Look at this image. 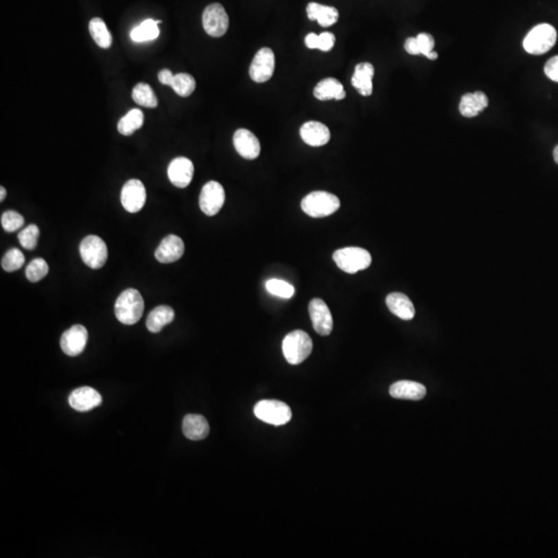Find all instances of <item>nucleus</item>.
<instances>
[{"instance_id":"1","label":"nucleus","mask_w":558,"mask_h":558,"mask_svg":"<svg viewBox=\"0 0 558 558\" xmlns=\"http://www.w3.org/2000/svg\"><path fill=\"white\" fill-rule=\"evenodd\" d=\"M160 509L172 532L182 538H201L216 519V495L197 472L180 470L163 480Z\"/></svg>"},{"instance_id":"2","label":"nucleus","mask_w":558,"mask_h":558,"mask_svg":"<svg viewBox=\"0 0 558 558\" xmlns=\"http://www.w3.org/2000/svg\"><path fill=\"white\" fill-rule=\"evenodd\" d=\"M408 59L426 75H440L458 57V32L440 7L418 9L405 25Z\"/></svg>"},{"instance_id":"3","label":"nucleus","mask_w":558,"mask_h":558,"mask_svg":"<svg viewBox=\"0 0 558 558\" xmlns=\"http://www.w3.org/2000/svg\"><path fill=\"white\" fill-rule=\"evenodd\" d=\"M451 401V385L445 371L433 362L414 364L401 380L399 416L416 433L433 430Z\"/></svg>"},{"instance_id":"4","label":"nucleus","mask_w":558,"mask_h":558,"mask_svg":"<svg viewBox=\"0 0 558 558\" xmlns=\"http://www.w3.org/2000/svg\"><path fill=\"white\" fill-rule=\"evenodd\" d=\"M550 140V110L539 96H523L515 101L499 135L502 160L513 166L538 161Z\"/></svg>"},{"instance_id":"5","label":"nucleus","mask_w":558,"mask_h":558,"mask_svg":"<svg viewBox=\"0 0 558 558\" xmlns=\"http://www.w3.org/2000/svg\"><path fill=\"white\" fill-rule=\"evenodd\" d=\"M242 408L259 426H274L292 405V377L283 362L260 359L246 371L242 380Z\"/></svg>"},{"instance_id":"6","label":"nucleus","mask_w":558,"mask_h":558,"mask_svg":"<svg viewBox=\"0 0 558 558\" xmlns=\"http://www.w3.org/2000/svg\"><path fill=\"white\" fill-rule=\"evenodd\" d=\"M387 345V327L373 315H354L339 325L336 354L343 368L352 375H375L385 360Z\"/></svg>"},{"instance_id":"7","label":"nucleus","mask_w":558,"mask_h":558,"mask_svg":"<svg viewBox=\"0 0 558 558\" xmlns=\"http://www.w3.org/2000/svg\"><path fill=\"white\" fill-rule=\"evenodd\" d=\"M468 292L480 311L490 319H511L521 306L519 281L500 260L480 257L468 267Z\"/></svg>"},{"instance_id":"8","label":"nucleus","mask_w":558,"mask_h":558,"mask_svg":"<svg viewBox=\"0 0 558 558\" xmlns=\"http://www.w3.org/2000/svg\"><path fill=\"white\" fill-rule=\"evenodd\" d=\"M368 484L352 470H338L320 484L311 500V515L327 527L348 525L362 518L368 507Z\"/></svg>"},{"instance_id":"9","label":"nucleus","mask_w":558,"mask_h":558,"mask_svg":"<svg viewBox=\"0 0 558 558\" xmlns=\"http://www.w3.org/2000/svg\"><path fill=\"white\" fill-rule=\"evenodd\" d=\"M319 46L320 41H308L304 38L286 41L279 50L263 60V80L274 85L313 80L319 71V59L315 52Z\"/></svg>"},{"instance_id":"10","label":"nucleus","mask_w":558,"mask_h":558,"mask_svg":"<svg viewBox=\"0 0 558 558\" xmlns=\"http://www.w3.org/2000/svg\"><path fill=\"white\" fill-rule=\"evenodd\" d=\"M179 64L182 75L205 98H216L223 92L226 75L209 41L201 36H186L179 44Z\"/></svg>"},{"instance_id":"11","label":"nucleus","mask_w":558,"mask_h":558,"mask_svg":"<svg viewBox=\"0 0 558 558\" xmlns=\"http://www.w3.org/2000/svg\"><path fill=\"white\" fill-rule=\"evenodd\" d=\"M288 246V228L278 218L260 220L236 244L234 259L246 271H260L283 255Z\"/></svg>"},{"instance_id":"12","label":"nucleus","mask_w":558,"mask_h":558,"mask_svg":"<svg viewBox=\"0 0 558 558\" xmlns=\"http://www.w3.org/2000/svg\"><path fill=\"white\" fill-rule=\"evenodd\" d=\"M265 199L276 209L292 216H313L315 214V195L311 193L306 180L302 179L296 168L278 166L265 179Z\"/></svg>"},{"instance_id":"13","label":"nucleus","mask_w":558,"mask_h":558,"mask_svg":"<svg viewBox=\"0 0 558 558\" xmlns=\"http://www.w3.org/2000/svg\"><path fill=\"white\" fill-rule=\"evenodd\" d=\"M391 160L383 149L360 145L348 151L339 174H343L359 193L375 195L391 179Z\"/></svg>"},{"instance_id":"14","label":"nucleus","mask_w":558,"mask_h":558,"mask_svg":"<svg viewBox=\"0 0 558 558\" xmlns=\"http://www.w3.org/2000/svg\"><path fill=\"white\" fill-rule=\"evenodd\" d=\"M50 525V513L36 497L17 500L2 519V534L13 544H27L40 538Z\"/></svg>"},{"instance_id":"15","label":"nucleus","mask_w":558,"mask_h":558,"mask_svg":"<svg viewBox=\"0 0 558 558\" xmlns=\"http://www.w3.org/2000/svg\"><path fill=\"white\" fill-rule=\"evenodd\" d=\"M80 472V459L71 449H60L54 456L44 459L36 476L40 484L41 493L54 500L69 499L75 490V480Z\"/></svg>"},{"instance_id":"16","label":"nucleus","mask_w":558,"mask_h":558,"mask_svg":"<svg viewBox=\"0 0 558 558\" xmlns=\"http://www.w3.org/2000/svg\"><path fill=\"white\" fill-rule=\"evenodd\" d=\"M2 451L11 463L25 465L48 451V437L32 422H11L2 430Z\"/></svg>"},{"instance_id":"17","label":"nucleus","mask_w":558,"mask_h":558,"mask_svg":"<svg viewBox=\"0 0 558 558\" xmlns=\"http://www.w3.org/2000/svg\"><path fill=\"white\" fill-rule=\"evenodd\" d=\"M98 544V532L87 518H69L62 521L52 536L54 558H85L94 553Z\"/></svg>"},{"instance_id":"18","label":"nucleus","mask_w":558,"mask_h":558,"mask_svg":"<svg viewBox=\"0 0 558 558\" xmlns=\"http://www.w3.org/2000/svg\"><path fill=\"white\" fill-rule=\"evenodd\" d=\"M348 151L350 149H345V145L339 140H323L317 145V160L323 168L341 172L345 158H348Z\"/></svg>"},{"instance_id":"19","label":"nucleus","mask_w":558,"mask_h":558,"mask_svg":"<svg viewBox=\"0 0 558 558\" xmlns=\"http://www.w3.org/2000/svg\"><path fill=\"white\" fill-rule=\"evenodd\" d=\"M11 391H13V380H11V377H9L7 373H2V375H0V401H2V403L11 398Z\"/></svg>"},{"instance_id":"20","label":"nucleus","mask_w":558,"mask_h":558,"mask_svg":"<svg viewBox=\"0 0 558 558\" xmlns=\"http://www.w3.org/2000/svg\"><path fill=\"white\" fill-rule=\"evenodd\" d=\"M546 558H553V557H546Z\"/></svg>"}]
</instances>
